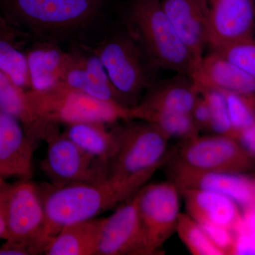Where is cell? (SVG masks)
Returning <instances> with one entry per match:
<instances>
[{
    "label": "cell",
    "mask_w": 255,
    "mask_h": 255,
    "mask_svg": "<svg viewBox=\"0 0 255 255\" xmlns=\"http://www.w3.org/2000/svg\"><path fill=\"white\" fill-rule=\"evenodd\" d=\"M253 184H254V190H255V180L253 181Z\"/></svg>",
    "instance_id": "d590c367"
},
{
    "label": "cell",
    "mask_w": 255,
    "mask_h": 255,
    "mask_svg": "<svg viewBox=\"0 0 255 255\" xmlns=\"http://www.w3.org/2000/svg\"><path fill=\"white\" fill-rule=\"evenodd\" d=\"M0 71L16 86L31 90L27 56L18 49L14 40L0 38Z\"/></svg>",
    "instance_id": "d4e9b609"
},
{
    "label": "cell",
    "mask_w": 255,
    "mask_h": 255,
    "mask_svg": "<svg viewBox=\"0 0 255 255\" xmlns=\"http://www.w3.org/2000/svg\"><path fill=\"white\" fill-rule=\"evenodd\" d=\"M251 158L236 139L215 134L185 140L174 167L197 172H240Z\"/></svg>",
    "instance_id": "30bf717a"
},
{
    "label": "cell",
    "mask_w": 255,
    "mask_h": 255,
    "mask_svg": "<svg viewBox=\"0 0 255 255\" xmlns=\"http://www.w3.org/2000/svg\"><path fill=\"white\" fill-rule=\"evenodd\" d=\"M236 140L251 158L255 157V122L238 134Z\"/></svg>",
    "instance_id": "1f68e13d"
},
{
    "label": "cell",
    "mask_w": 255,
    "mask_h": 255,
    "mask_svg": "<svg viewBox=\"0 0 255 255\" xmlns=\"http://www.w3.org/2000/svg\"><path fill=\"white\" fill-rule=\"evenodd\" d=\"M107 124L82 122L65 125L63 133L84 151L110 164L118 147L115 130L107 128Z\"/></svg>",
    "instance_id": "603a6c76"
},
{
    "label": "cell",
    "mask_w": 255,
    "mask_h": 255,
    "mask_svg": "<svg viewBox=\"0 0 255 255\" xmlns=\"http://www.w3.org/2000/svg\"><path fill=\"white\" fill-rule=\"evenodd\" d=\"M173 182L179 189L214 191L234 201L245 212L255 209L253 181L231 172H197L174 167Z\"/></svg>",
    "instance_id": "4fadbf2b"
},
{
    "label": "cell",
    "mask_w": 255,
    "mask_h": 255,
    "mask_svg": "<svg viewBox=\"0 0 255 255\" xmlns=\"http://www.w3.org/2000/svg\"><path fill=\"white\" fill-rule=\"evenodd\" d=\"M6 236L4 241L19 245L30 255L45 254L46 214L39 189L28 180L9 184L5 199Z\"/></svg>",
    "instance_id": "52a82bcc"
},
{
    "label": "cell",
    "mask_w": 255,
    "mask_h": 255,
    "mask_svg": "<svg viewBox=\"0 0 255 255\" xmlns=\"http://www.w3.org/2000/svg\"><path fill=\"white\" fill-rule=\"evenodd\" d=\"M217 52L255 80V38L254 36L223 46Z\"/></svg>",
    "instance_id": "f1b7e54d"
},
{
    "label": "cell",
    "mask_w": 255,
    "mask_h": 255,
    "mask_svg": "<svg viewBox=\"0 0 255 255\" xmlns=\"http://www.w3.org/2000/svg\"><path fill=\"white\" fill-rule=\"evenodd\" d=\"M10 24L11 23L0 14V38H9L15 41L18 36L17 31Z\"/></svg>",
    "instance_id": "d6a6232c"
},
{
    "label": "cell",
    "mask_w": 255,
    "mask_h": 255,
    "mask_svg": "<svg viewBox=\"0 0 255 255\" xmlns=\"http://www.w3.org/2000/svg\"><path fill=\"white\" fill-rule=\"evenodd\" d=\"M105 218L64 226L47 248V255H97Z\"/></svg>",
    "instance_id": "44dd1931"
},
{
    "label": "cell",
    "mask_w": 255,
    "mask_h": 255,
    "mask_svg": "<svg viewBox=\"0 0 255 255\" xmlns=\"http://www.w3.org/2000/svg\"><path fill=\"white\" fill-rule=\"evenodd\" d=\"M224 92L228 113L235 132L238 134L255 122V97Z\"/></svg>",
    "instance_id": "83f0119b"
},
{
    "label": "cell",
    "mask_w": 255,
    "mask_h": 255,
    "mask_svg": "<svg viewBox=\"0 0 255 255\" xmlns=\"http://www.w3.org/2000/svg\"><path fill=\"white\" fill-rule=\"evenodd\" d=\"M190 114L199 131L201 130H211V110L207 102L203 96L199 95L197 97Z\"/></svg>",
    "instance_id": "4dcf8cb0"
},
{
    "label": "cell",
    "mask_w": 255,
    "mask_h": 255,
    "mask_svg": "<svg viewBox=\"0 0 255 255\" xmlns=\"http://www.w3.org/2000/svg\"><path fill=\"white\" fill-rule=\"evenodd\" d=\"M176 233L194 255H223L200 224L188 214L180 213L178 219Z\"/></svg>",
    "instance_id": "484cf974"
},
{
    "label": "cell",
    "mask_w": 255,
    "mask_h": 255,
    "mask_svg": "<svg viewBox=\"0 0 255 255\" xmlns=\"http://www.w3.org/2000/svg\"><path fill=\"white\" fill-rule=\"evenodd\" d=\"M9 22L41 36L73 34L95 23L103 0H2Z\"/></svg>",
    "instance_id": "3957f363"
},
{
    "label": "cell",
    "mask_w": 255,
    "mask_h": 255,
    "mask_svg": "<svg viewBox=\"0 0 255 255\" xmlns=\"http://www.w3.org/2000/svg\"><path fill=\"white\" fill-rule=\"evenodd\" d=\"M45 141L47 152L42 169L54 187L95 184L110 177V164L78 147L60 132L58 125L50 129Z\"/></svg>",
    "instance_id": "ba28073f"
},
{
    "label": "cell",
    "mask_w": 255,
    "mask_h": 255,
    "mask_svg": "<svg viewBox=\"0 0 255 255\" xmlns=\"http://www.w3.org/2000/svg\"><path fill=\"white\" fill-rule=\"evenodd\" d=\"M99 57L124 105L133 107L152 85L150 68L145 54L128 31L112 35L98 46Z\"/></svg>",
    "instance_id": "5b68a950"
},
{
    "label": "cell",
    "mask_w": 255,
    "mask_h": 255,
    "mask_svg": "<svg viewBox=\"0 0 255 255\" xmlns=\"http://www.w3.org/2000/svg\"><path fill=\"white\" fill-rule=\"evenodd\" d=\"M114 130L118 147L110 162V177L153 175L164 161L169 137L153 124L144 121L131 122Z\"/></svg>",
    "instance_id": "8992f818"
},
{
    "label": "cell",
    "mask_w": 255,
    "mask_h": 255,
    "mask_svg": "<svg viewBox=\"0 0 255 255\" xmlns=\"http://www.w3.org/2000/svg\"><path fill=\"white\" fill-rule=\"evenodd\" d=\"M180 194L173 182L144 185L136 193L145 255L157 253L176 233L180 214Z\"/></svg>",
    "instance_id": "9c48e42d"
},
{
    "label": "cell",
    "mask_w": 255,
    "mask_h": 255,
    "mask_svg": "<svg viewBox=\"0 0 255 255\" xmlns=\"http://www.w3.org/2000/svg\"><path fill=\"white\" fill-rule=\"evenodd\" d=\"M236 255H255V209L243 215L237 231Z\"/></svg>",
    "instance_id": "f546056e"
},
{
    "label": "cell",
    "mask_w": 255,
    "mask_h": 255,
    "mask_svg": "<svg viewBox=\"0 0 255 255\" xmlns=\"http://www.w3.org/2000/svg\"><path fill=\"white\" fill-rule=\"evenodd\" d=\"M181 39L189 50L196 66L208 46L209 0H160Z\"/></svg>",
    "instance_id": "5bb4252c"
},
{
    "label": "cell",
    "mask_w": 255,
    "mask_h": 255,
    "mask_svg": "<svg viewBox=\"0 0 255 255\" xmlns=\"http://www.w3.org/2000/svg\"><path fill=\"white\" fill-rule=\"evenodd\" d=\"M27 93L35 113L48 127L82 122L109 125L119 121L132 120L131 107L99 100L63 82L47 91L28 90Z\"/></svg>",
    "instance_id": "277c9868"
},
{
    "label": "cell",
    "mask_w": 255,
    "mask_h": 255,
    "mask_svg": "<svg viewBox=\"0 0 255 255\" xmlns=\"http://www.w3.org/2000/svg\"><path fill=\"white\" fill-rule=\"evenodd\" d=\"M199 95V89L190 76L178 74L170 80L151 85L145 97L135 107L191 114Z\"/></svg>",
    "instance_id": "d6986e66"
},
{
    "label": "cell",
    "mask_w": 255,
    "mask_h": 255,
    "mask_svg": "<svg viewBox=\"0 0 255 255\" xmlns=\"http://www.w3.org/2000/svg\"><path fill=\"white\" fill-rule=\"evenodd\" d=\"M132 120L144 121L155 125L167 136L189 140L199 135L190 114L167 112L163 110H142L132 107Z\"/></svg>",
    "instance_id": "cb8c5ba5"
},
{
    "label": "cell",
    "mask_w": 255,
    "mask_h": 255,
    "mask_svg": "<svg viewBox=\"0 0 255 255\" xmlns=\"http://www.w3.org/2000/svg\"><path fill=\"white\" fill-rule=\"evenodd\" d=\"M208 46L212 50L255 34V0H209Z\"/></svg>",
    "instance_id": "8fae6325"
},
{
    "label": "cell",
    "mask_w": 255,
    "mask_h": 255,
    "mask_svg": "<svg viewBox=\"0 0 255 255\" xmlns=\"http://www.w3.org/2000/svg\"><path fill=\"white\" fill-rule=\"evenodd\" d=\"M152 176L109 177L95 184L50 187L46 196L41 194L46 214L47 239L50 243L64 226L99 217L101 214L128 200Z\"/></svg>",
    "instance_id": "6da1fadb"
},
{
    "label": "cell",
    "mask_w": 255,
    "mask_h": 255,
    "mask_svg": "<svg viewBox=\"0 0 255 255\" xmlns=\"http://www.w3.org/2000/svg\"><path fill=\"white\" fill-rule=\"evenodd\" d=\"M35 147L17 119L0 109V177L31 179Z\"/></svg>",
    "instance_id": "9a60e30c"
},
{
    "label": "cell",
    "mask_w": 255,
    "mask_h": 255,
    "mask_svg": "<svg viewBox=\"0 0 255 255\" xmlns=\"http://www.w3.org/2000/svg\"><path fill=\"white\" fill-rule=\"evenodd\" d=\"M145 255L136 194L105 218L97 255Z\"/></svg>",
    "instance_id": "7c38bea8"
},
{
    "label": "cell",
    "mask_w": 255,
    "mask_h": 255,
    "mask_svg": "<svg viewBox=\"0 0 255 255\" xmlns=\"http://www.w3.org/2000/svg\"><path fill=\"white\" fill-rule=\"evenodd\" d=\"M185 201L187 214L200 225L220 226L237 233L243 215L239 206L227 196L196 189H179Z\"/></svg>",
    "instance_id": "ac0fdd59"
},
{
    "label": "cell",
    "mask_w": 255,
    "mask_h": 255,
    "mask_svg": "<svg viewBox=\"0 0 255 255\" xmlns=\"http://www.w3.org/2000/svg\"><path fill=\"white\" fill-rule=\"evenodd\" d=\"M27 91L16 86L0 71V109L17 119L36 145L45 140L51 127H48L35 113Z\"/></svg>",
    "instance_id": "7402d4cb"
},
{
    "label": "cell",
    "mask_w": 255,
    "mask_h": 255,
    "mask_svg": "<svg viewBox=\"0 0 255 255\" xmlns=\"http://www.w3.org/2000/svg\"><path fill=\"white\" fill-rule=\"evenodd\" d=\"M199 94L204 97L211 110V131L217 135L236 139V132L230 119L224 92L211 89H203L199 90Z\"/></svg>",
    "instance_id": "4316f807"
},
{
    "label": "cell",
    "mask_w": 255,
    "mask_h": 255,
    "mask_svg": "<svg viewBox=\"0 0 255 255\" xmlns=\"http://www.w3.org/2000/svg\"><path fill=\"white\" fill-rule=\"evenodd\" d=\"M6 192L7 191L4 195L0 196V239L3 240H5L6 236V223L5 217V199Z\"/></svg>",
    "instance_id": "836d02e7"
},
{
    "label": "cell",
    "mask_w": 255,
    "mask_h": 255,
    "mask_svg": "<svg viewBox=\"0 0 255 255\" xmlns=\"http://www.w3.org/2000/svg\"><path fill=\"white\" fill-rule=\"evenodd\" d=\"M27 56L31 90L43 92L54 88L63 81L70 53L54 43H38L28 50Z\"/></svg>",
    "instance_id": "ffe728a7"
},
{
    "label": "cell",
    "mask_w": 255,
    "mask_h": 255,
    "mask_svg": "<svg viewBox=\"0 0 255 255\" xmlns=\"http://www.w3.org/2000/svg\"><path fill=\"white\" fill-rule=\"evenodd\" d=\"M199 90L211 89L255 97V80L216 51L203 57L191 73Z\"/></svg>",
    "instance_id": "2e32d148"
},
{
    "label": "cell",
    "mask_w": 255,
    "mask_h": 255,
    "mask_svg": "<svg viewBox=\"0 0 255 255\" xmlns=\"http://www.w3.org/2000/svg\"><path fill=\"white\" fill-rule=\"evenodd\" d=\"M9 186V184L4 182V178L0 177V196L4 195Z\"/></svg>",
    "instance_id": "e575fe53"
},
{
    "label": "cell",
    "mask_w": 255,
    "mask_h": 255,
    "mask_svg": "<svg viewBox=\"0 0 255 255\" xmlns=\"http://www.w3.org/2000/svg\"><path fill=\"white\" fill-rule=\"evenodd\" d=\"M128 25V31L153 68L191 76L195 61L164 12L160 0H133Z\"/></svg>",
    "instance_id": "7a4b0ae2"
},
{
    "label": "cell",
    "mask_w": 255,
    "mask_h": 255,
    "mask_svg": "<svg viewBox=\"0 0 255 255\" xmlns=\"http://www.w3.org/2000/svg\"><path fill=\"white\" fill-rule=\"evenodd\" d=\"M62 82L70 88L99 100L118 102L124 105L95 52H71Z\"/></svg>",
    "instance_id": "e0dca14e"
}]
</instances>
